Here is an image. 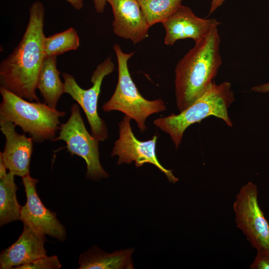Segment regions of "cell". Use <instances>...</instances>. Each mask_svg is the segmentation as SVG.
Wrapping results in <instances>:
<instances>
[{
  "label": "cell",
  "instance_id": "cell-1",
  "mask_svg": "<svg viewBox=\"0 0 269 269\" xmlns=\"http://www.w3.org/2000/svg\"><path fill=\"white\" fill-rule=\"evenodd\" d=\"M44 15L43 4L40 1L33 2L21 40L0 64V87L31 102H39L36 91L39 71L46 57Z\"/></svg>",
  "mask_w": 269,
  "mask_h": 269
},
{
  "label": "cell",
  "instance_id": "cell-2",
  "mask_svg": "<svg viewBox=\"0 0 269 269\" xmlns=\"http://www.w3.org/2000/svg\"><path fill=\"white\" fill-rule=\"evenodd\" d=\"M220 37L214 27L178 62L175 69V94L182 112L201 97L213 84L222 63Z\"/></svg>",
  "mask_w": 269,
  "mask_h": 269
},
{
  "label": "cell",
  "instance_id": "cell-3",
  "mask_svg": "<svg viewBox=\"0 0 269 269\" xmlns=\"http://www.w3.org/2000/svg\"><path fill=\"white\" fill-rule=\"evenodd\" d=\"M0 93V121L11 122L18 126L34 142L53 141L60 128L59 119L65 115V112L45 103L27 101L2 87Z\"/></svg>",
  "mask_w": 269,
  "mask_h": 269
},
{
  "label": "cell",
  "instance_id": "cell-4",
  "mask_svg": "<svg viewBox=\"0 0 269 269\" xmlns=\"http://www.w3.org/2000/svg\"><path fill=\"white\" fill-rule=\"evenodd\" d=\"M235 100L230 82L225 81L217 85L214 81L207 91L186 109L177 115L171 114L157 118L153 124L169 135L177 148L186 129L209 116L220 118L232 127L228 110Z\"/></svg>",
  "mask_w": 269,
  "mask_h": 269
},
{
  "label": "cell",
  "instance_id": "cell-5",
  "mask_svg": "<svg viewBox=\"0 0 269 269\" xmlns=\"http://www.w3.org/2000/svg\"><path fill=\"white\" fill-rule=\"evenodd\" d=\"M113 48L118 66V82L113 95L103 105L102 109L106 112L118 111L124 113L134 120L140 131L143 132L147 129V118L165 111V103L160 99L148 100L139 93L131 76L128 64L134 52L125 53L118 44Z\"/></svg>",
  "mask_w": 269,
  "mask_h": 269
},
{
  "label": "cell",
  "instance_id": "cell-6",
  "mask_svg": "<svg viewBox=\"0 0 269 269\" xmlns=\"http://www.w3.org/2000/svg\"><path fill=\"white\" fill-rule=\"evenodd\" d=\"M62 140L71 155L83 158L86 163V176L97 181L109 177L103 168L99 158V141L86 129L81 115L79 106L73 104L67 121L61 124L59 135L53 141Z\"/></svg>",
  "mask_w": 269,
  "mask_h": 269
},
{
  "label": "cell",
  "instance_id": "cell-7",
  "mask_svg": "<svg viewBox=\"0 0 269 269\" xmlns=\"http://www.w3.org/2000/svg\"><path fill=\"white\" fill-rule=\"evenodd\" d=\"M115 65L111 57L100 63L93 71L91 77L92 86L88 89L82 88L73 75L63 73L65 93L69 95L83 110L90 127L92 134L99 141L108 137L106 122L98 113L99 96L104 78L114 70Z\"/></svg>",
  "mask_w": 269,
  "mask_h": 269
},
{
  "label": "cell",
  "instance_id": "cell-8",
  "mask_svg": "<svg viewBox=\"0 0 269 269\" xmlns=\"http://www.w3.org/2000/svg\"><path fill=\"white\" fill-rule=\"evenodd\" d=\"M258 196L257 185L249 181L241 187L233 205L237 227L257 251L269 248V223Z\"/></svg>",
  "mask_w": 269,
  "mask_h": 269
},
{
  "label": "cell",
  "instance_id": "cell-9",
  "mask_svg": "<svg viewBox=\"0 0 269 269\" xmlns=\"http://www.w3.org/2000/svg\"><path fill=\"white\" fill-rule=\"evenodd\" d=\"M130 121L129 117L125 116L119 124V136L114 143L111 155L118 156V165L134 161L135 166L139 167L144 163L152 164L166 175L169 182H177L178 178L172 171L163 167L156 157L155 147L158 136L155 134L151 139L146 141L138 140L132 131Z\"/></svg>",
  "mask_w": 269,
  "mask_h": 269
},
{
  "label": "cell",
  "instance_id": "cell-10",
  "mask_svg": "<svg viewBox=\"0 0 269 269\" xmlns=\"http://www.w3.org/2000/svg\"><path fill=\"white\" fill-rule=\"evenodd\" d=\"M26 202L22 206L20 220L36 232L64 241L66 233L56 213L47 208L41 201L36 189L38 180L30 174L22 177Z\"/></svg>",
  "mask_w": 269,
  "mask_h": 269
},
{
  "label": "cell",
  "instance_id": "cell-11",
  "mask_svg": "<svg viewBox=\"0 0 269 269\" xmlns=\"http://www.w3.org/2000/svg\"><path fill=\"white\" fill-rule=\"evenodd\" d=\"M161 23L165 31L164 43L172 46L176 41L187 38L197 43L221 23L215 18L198 17L189 7L181 5Z\"/></svg>",
  "mask_w": 269,
  "mask_h": 269
},
{
  "label": "cell",
  "instance_id": "cell-12",
  "mask_svg": "<svg viewBox=\"0 0 269 269\" xmlns=\"http://www.w3.org/2000/svg\"><path fill=\"white\" fill-rule=\"evenodd\" d=\"M114 15L113 30L118 36L138 43L148 36V25L137 0H107Z\"/></svg>",
  "mask_w": 269,
  "mask_h": 269
},
{
  "label": "cell",
  "instance_id": "cell-13",
  "mask_svg": "<svg viewBox=\"0 0 269 269\" xmlns=\"http://www.w3.org/2000/svg\"><path fill=\"white\" fill-rule=\"evenodd\" d=\"M16 126L11 122L0 121V129L5 137L3 151L0 159L6 169L14 175L21 177L29 175L33 139L15 130Z\"/></svg>",
  "mask_w": 269,
  "mask_h": 269
},
{
  "label": "cell",
  "instance_id": "cell-14",
  "mask_svg": "<svg viewBox=\"0 0 269 269\" xmlns=\"http://www.w3.org/2000/svg\"><path fill=\"white\" fill-rule=\"evenodd\" d=\"M23 225L22 233L17 241L1 252V269H16L46 255L45 235Z\"/></svg>",
  "mask_w": 269,
  "mask_h": 269
},
{
  "label": "cell",
  "instance_id": "cell-15",
  "mask_svg": "<svg viewBox=\"0 0 269 269\" xmlns=\"http://www.w3.org/2000/svg\"><path fill=\"white\" fill-rule=\"evenodd\" d=\"M134 248H128L108 253L97 247H93L81 255L79 269H134L132 255Z\"/></svg>",
  "mask_w": 269,
  "mask_h": 269
},
{
  "label": "cell",
  "instance_id": "cell-16",
  "mask_svg": "<svg viewBox=\"0 0 269 269\" xmlns=\"http://www.w3.org/2000/svg\"><path fill=\"white\" fill-rule=\"evenodd\" d=\"M57 56L46 57L41 65L37 83L38 89L44 103L56 109L61 96L65 93V86L60 78L56 66Z\"/></svg>",
  "mask_w": 269,
  "mask_h": 269
},
{
  "label": "cell",
  "instance_id": "cell-17",
  "mask_svg": "<svg viewBox=\"0 0 269 269\" xmlns=\"http://www.w3.org/2000/svg\"><path fill=\"white\" fill-rule=\"evenodd\" d=\"M14 175L8 171L0 177V226L20 219L22 206L18 202L16 191L18 189Z\"/></svg>",
  "mask_w": 269,
  "mask_h": 269
},
{
  "label": "cell",
  "instance_id": "cell-18",
  "mask_svg": "<svg viewBox=\"0 0 269 269\" xmlns=\"http://www.w3.org/2000/svg\"><path fill=\"white\" fill-rule=\"evenodd\" d=\"M150 27L162 23L181 5L183 0H137Z\"/></svg>",
  "mask_w": 269,
  "mask_h": 269
},
{
  "label": "cell",
  "instance_id": "cell-19",
  "mask_svg": "<svg viewBox=\"0 0 269 269\" xmlns=\"http://www.w3.org/2000/svg\"><path fill=\"white\" fill-rule=\"evenodd\" d=\"M79 45V37L74 27L45 37L44 40L46 57L57 56L69 51L76 50Z\"/></svg>",
  "mask_w": 269,
  "mask_h": 269
},
{
  "label": "cell",
  "instance_id": "cell-20",
  "mask_svg": "<svg viewBox=\"0 0 269 269\" xmlns=\"http://www.w3.org/2000/svg\"><path fill=\"white\" fill-rule=\"evenodd\" d=\"M61 267V264L56 256L46 255L16 269H58Z\"/></svg>",
  "mask_w": 269,
  "mask_h": 269
},
{
  "label": "cell",
  "instance_id": "cell-21",
  "mask_svg": "<svg viewBox=\"0 0 269 269\" xmlns=\"http://www.w3.org/2000/svg\"><path fill=\"white\" fill-rule=\"evenodd\" d=\"M251 269H269V248L257 251V255L250 265Z\"/></svg>",
  "mask_w": 269,
  "mask_h": 269
},
{
  "label": "cell",
  "instance_id": "cell-22",
  "mask_svg": "<svg viewBox=\"0 0 269 269\" xmlns=\"http://www.w3.org/2000/svg\"><path fill=\"white\" fill-rule=\"evenodd\" d=\"M95 9L97 12L102 13L104 11L107 0H93Z\"/></svg>",
  "mask_w": 269,
  "mask_h": 269
},
{
  "label": "cell",
  "instance_id": "cell-23",
  "mask_svg": "<svg viewBox=\"0 0 269 269\" xmlns=\"http://www.w3.org/2000/svg\"><path fill=\"white\" fill-rule=\"evenodd\" d=\"M252 90L259 93H266L269 92V82L253 87Z\"/></svg>",
  "mask_w": 269,
  "mask_h": 269
},
{
  "label": "cell",
  "instance_id": "cell-24",
  "mask_svg": "<svg viewBox=\"0 0 269 269\" xmlns=\"http://www.w3.org/2000/svg\"><path fill=\"white\" fill-rule=\"evenodd\" d=\"M225 0H212L208 15H210L220 7Z\"/></svg>",
  "mask_w": 269,
  "mask_h": 269
},
{
  "label": "cell",
  "instance_id": "cell-25",
  "mask_svg": "<svg viewBox=\"0 0 269 269\" xmlns=\"http://www.w3.org/2000/svg\"><path fill=\"white\" fill-rule=\"evenodd\" d=\"M76 10H80L84 5L83 0H65Z\"/></svg>",
  "mask_w": 269,
  "mask_h": 269
}]
</instances>
